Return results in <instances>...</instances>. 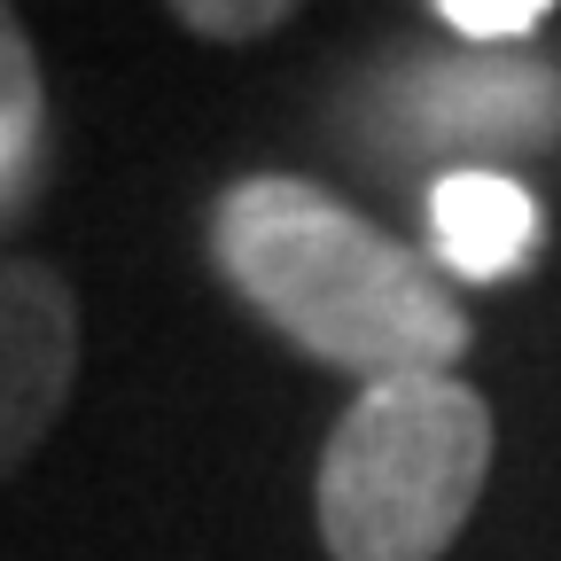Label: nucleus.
<instances>
[{"label":"nucleus","mask_w":561,"mask_h":561,"mask_svg":"<svg viewBox=\"0 0 561 561\" xmlns=\"http://www.w3.org/2000/svg\"><path fill=\"white\" fill-rule=\"evenodd\" d=\"M210 265L280 343L359 375V390L453 375L468 351L445 273L305 172H250L210 203Z\"/></svg>","instance_id":"obj_1"},{"label":"nucleus","mask_w":561,"mask_h":561,"mask_svg":"<svg viewBox=\"0 0 561 561\" xmlns=\"http://www.w3.org/2000/svg\"><path fill=\"white\" fill-rule=\"evenodd\" d=\"M79 382V297L39 257H0V483L62 421Z\"/></svg>","instance_id":"obj_3"},{"label":"nucleus","mask_w":561,"mask_h":561,"mask_svg":"<svg viewBox=\"0 0 561 561\" xmlns=\"http://www.w3.org/2000/svg\"><path fill=\"white\" fill-rule=\"evenodd\" d=\"M172 16L195 39H265L289 24V0H180Z\"/></svg>","instance_id":"obj_7"},{"label":"nucleus","mask_w":561,"mask_h":561,"mask_svg":"<svg viewBox=\"0 0 561 561\" xmlns=\"http://www.w3.org/2000/svg\"><path fill=\"white\" fill-rule=\"evenodd\" d=\"M546 0H437V24L460 32V39H483V47H507V39H530L546 32Z\"/></svg>","instance_id":"obj_6"},{"label":"nucleus","mask_w":561,"mask_h":561,"mask_svg":"<svg viewBox=\"0 0 561 561\" xmlns=\"http://www.w3.org/2000/svg\"><path fill=\"white\" fill-rule=\"evenodd\" d=\"M39 180H47V87L24 16L0 9V227H16Z\"/></svg>","instance_id":"obj_5"},{"label":"nucleus","mask_w":561,"mask_h":561,"mask_svg":"<svg viewBox=\"0 0 561 561\" xmlns=\"http://www.w3.org/2000/svg\"><path fill=\"white\" fill-rule=\"evenodd\" d=\"M491 405L460 375L367 382L320 445L328 561H445L491 476Z\"/></svg>","instance_id":"obj_2"},{"label":"nucleus","mask_w":561,"mask_h":561,"mask_svg":"<svg viewBox=\"0 0 561 561\" xmlns=\"http://www.w3.org/2000/svg\"><path fill=\"white\" fill-rule=\"evenodd\" d=\"M430 242L460 280H515L538 257V203L507 172H445L430 187Z\"/></svg>","instance_id":"obj_4"}]
</instances>
